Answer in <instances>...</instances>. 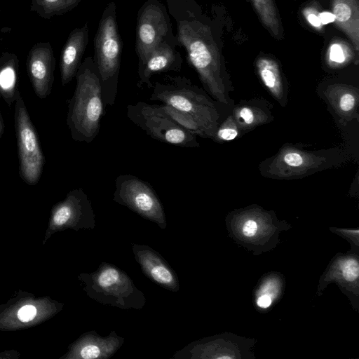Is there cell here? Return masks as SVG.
Masks as SVG:
<instances>
[{
    "label": "cell",
    "instance_id": "obj_1",
    "mask_svg": "<svg viewBox=\"0 0 359 359\" xmlns=\"http://www.w3.org/2000/svg\"><path fill=\"white\" fill-rule=\"evenodd\" d=\"M165 2L176 22L175 36L186 50L187 62L196 71L206 92L218 102L227 104V74L216 21L195 0Z\"/></svg>",
    "mask_w": 359,
    "mask_h": 359
},
{
    "label": "cell",
    "instance_id": "obj_2",
    "mask_svg": "<svg viewBox=\"0 0 359 359\" xmlns=\"http://www.w3.org/2000/svg\"><path fill=\"white\" fill-rule=\"evenodd\" d=\"M75 77L74 95L67 101V124L74 140L91 143L99 133L106 106L100 74L92 56L81 63Z\"/></svg>",
    "mask_w": 359,
    "mask_h": 359
},
{
    "label": "cell",
    "instance_id": "obj_3",
    "mask_svg": "<svg viewBox=\"0 0 359 359\" xmlns=\"http://www.w3.org/2000/svg\"><path fill=\"white\" fill-rule=\"evenodd\" d=\"M123 43L118 29L116 6L104 8L94 37L93 60L97 68L105 105H113L118 90Z\"/></svg>",
    "mask_w": 359,
    "mask_h": 359
},
{
    "label": "cell",
    "instance_id": "obj_4",
    "mask_svg": "<svg viewBox=\"0 0 359 359\" xmlns=\"http://www.w3.org/2000/svg\"><path fill=\"white\" fill-rule=\"evenodd\" d=\"M151 101L161 102L196 118L213 138L219 114L207 94L184 76L166 75L163 81L152 83Z\"/></svg>",
    "mask_w": 359,
    "mask_h": 359
},
{
    "label": "cell",
    "instance_id": "obj_5",
    "mask_svg": "<svg viewBox=\"0 0 359 359\" xmlns=\"http://www.w3.org/2000/svg\"><path fill=\"white\" fill-rule=\"evenodd\" d=\"M79 278L87 295L98 303L136 310L145 305L143 292L124 271L112 264L102 262L95 271L81 273Z\"/></svg>",
    "mask_w": 359,
    "mask_h": 359
},
{
    "label": "cell",
    "instance_id": "obj_6",
    "mask_svg": "<svg viewBox=\"0 0 359 359\" xmlns=\"http://www.w3.org/2000/svg\"><path fill=\"white\" fill-rule=\"evenodd\" d=\"M126 116L148 135L160 142L186 148L199 146L196 135L179 125L159 105L144 102L128 104Z\"/></svg>",
    "mask_w": 359,
    "mask_h": 359
},
{
    "label": "cell",
    "instance_id": "obj_7",
    "mask_svg": "<svg viewBox=\"0 0 359 359\" xmlns=\"http://www.w3.org/2000/svg\"><path fill=\"white\" fill-rule=\"evenodd\" d=\"M169 41L180 46L166 6L159 0H147L137 12L135 52L138 66L161 43Z\"/></svg>",
    "mask_w": 359,
    "mask_h": 359
},
{
    "label": "cell",
    "instance_id": "obj_8",
    "mask_svg": "<svg viewBox=\"0 0 359 359\" xmlns=\"http://www.w3.org/2000/svg\"><path fill=\"white\" fill-rule=\"evenodd\" d=\"M14 121L20 176L27 184L35 185L41 178L46 161L34 126L21 95L15 102Z\"/></svg>",
    "mask_w": 359,
    "mask_h": 359
},
{
    "label": "cell",
    "instance_id": "obj_9",
    "mask_svg": "<svg viewBox=\"0 0 359 359\" xmlns=\"http://www.w3.org/2000/svg\"><path fill=\"white\" fill-rule=\"evenodd\" d=\"M114 201L161 229L166 228L165 211L155 190L139 177L128 174L118 175L115 180Z\"/></svg>",
    "mask_w": 359,
    "mask_h": 359
},
{
    "label": "cell",
    "instance_id": "obj_10",
    "mask_svg": "<svg viewBox=\"0 0 359 359\" xmlns=\"http://www.w3.org/2000/svg\"><path fill=\"white\" fill-rule=\"evenodd\" d=\"M26 67L34 93L41 99L46 98L52 91L55 67L51 44H34L27 55Z\"/></svg>",
    "mask_w": 359,
    "mask_h": 359
},
{
    "label": "cell",
    "instance_id": "obj_11",
    "mask_svg": "<svg viewBox=\"0 0 359 359\" xmlns=\"http://www.w3.org/2000/svg\"><path fill=\"white\" fill-rule=\"evenodd\" d=\"M53 222L57 226L93 229L95 217L92 203L82 189L72 190L55 208Z\"/></svg>",
    "mask_w": 359,
    "mask_h": 359
},
{
    "label": "cell",
    "instance_id": "obj_12",
    "mask_svg": "<svg viewBox=\"0 0 359 359\" xmlns=\"http://www.w3.org/2000/svg\"><path fill=\"white\" fill-rule=\"evenodd\" d=\"M135 260L142 273L152 282L171 292L180 290L179 279L172 268L157 251L145 245L132 244Z\"/></svg>",
    "mask_w": 359,
    "mask_h": 359
},
{
    "label": "cell",
    "instance_id": "obj_13",
    "mask_svg": "<svg viewBox=\"0 0 359 359\" xmlns=\"http://www.w3.org/2000/svg\"><path fill=\"white\" fill-rule=\"evenodd\" d=\"M177 46L176 43L163 41L149 53L144 62L137 67L139 88L146 85L151 88V78L154 74L180 72L183 59Z\"/></svg>",
    "mask_w": 359,
    "mask_h": 359
},
{
    "label": "cell",
    "instance_id": "obj_14",
    "mask_svg": "<svg viewBox=\"0 0 359 359\" xmlns=\"http://www.w3.org/2000/svg\"><path fill=\"white\" fill-rule=\"evenodd\" d=\"M124 337L112 330L106 337L96 331L84 333L72 348L71 357L77 359H108L112 357L124 343Z\"/></svg>",
    "mask_w": 359,
    "mask_h": 359
},
{
    "label": "cell",
    "instance_id": "obj_15",
    "mask_svg": "<svg viewBox=\"0 0 359 359\" xmlns=\"http://www.w3.org/2000/svg\"><path fill=\"white\" fill-rule=\"evenodd\" d=\"M89 28L86 22L69 34L61 52L60 70L65 86L75 77L88 43Z\"/></svg>",
    "mask_w": 359,
    "mask_h": 359
},
{
    "label": "cell",
    "instance_id": "obj_16",
    "mask_svg": "<svg viewBox=\"0 0 359 359\" xmlns=\"http://www.w3.org/2000/svg\"><path fill=\"white\" fill-rule=\"evenodd\" d=\"M332 11L337 27L350 39L355 50H359L358 0H332Z\"/></svg>",
    "mask_w": 359,
    "mask_h": 359
},
{
    "label": "cell",
    "instance_id": "obj_17",
    "mask_svg": "<svg viewBox=\"0 0 359 359\" xmlns=\"http://www.w3.org/2000/svg\"><path fill=\"white\" fill-rule=\"evenodd\" d=\"M18 60L13 53L0 57V95L9 107L21 95L18 89Z\"/></svg>",
    "mask_w": 359,
    "mask_h": 359
},
{
    "label": "cell",
    "instance_id": "obj_18",
    "mask_svg": "<svg viewBox=\"0 0 359 359\" xmlns=\"http://www.w3.org/2000/svg\"><path fill=\"white\" fill-rule=\"evenodd\" d=\"M255 65L264 86L276 98L281 99L284 93V86L277 61L271 57L263 55L257 57Z\"/></svg>",
    "mask_w": 359,
    "mask_h": 359
},
{
    "label": "cell",
    "instance_id": "obj_19",
    "mask_svg": "<svg viewBox=\"0 0 359 359\" xmlns=\"http://www.w3.org/2000/svg\"><path fill=\"white\" fill-rule=\"evenodd\" d=\"M263 26L275 39L281 40L284 29L274 0H251Z\"/></svg>",
    "mask_w": 359,
    "mask_h": 359
},
{
    "label": "cell",
    "instance_id": "obj_20",
    "mask_svg": "<svg viewBox=\"0 0 359 359\" xmlns=\"http://www.w3.org/2000/svg\"><path fill=\"white\" fill-rule=\"evenodd\" d=\"M82 0H31L30 11L41 18L50 19L55 15L65 14L75 7Z\"/></svg>",
    "mask_w": 359,
    "mask_h": 359
},
{
    "label": "cell",
    "instance_id": "obj_21",
    "mask_svg": "<svg viewBox=\"0 0 359 359\" xmlns=\"http://www.w3.org/2000/svg\"><path fill=\"white\" fill-rule=\"evenodd\" d=\"M160 107L184 129L203 138H211L204 126L194 116L170 105L162 104Z\"/></svg>",
    "mask_w": 359,
    "mask_h": 359
},
{
    "label": "cell",
    "instance_id": "obj_22",
    "mask_svg": "<svg viewBox=\"0 0 359 359\" xmlns=\"http://www.w3.org/2000/svg\"><path fill=\"white\" fill-rule=\"evenodd\" d=\"M283 164L294 169L302 168L309 165V155L297 151H288L281 156Z\"/></svg>",
    "mask_w": 359,
    "mask_h": 359
},
{
    "label": "cell",
    "instance_id": "obj_23",
    "mask_svg": "<svg viewBox=\"0 0 359 359\" xmlns=\"http://www.w3.org/2000/svg\"><path fill=\"white\" fill-rule=\"evenodd\" d=\"M238 134V128L231 116H229L219 127H217L213 138L221 141H230Z\"/></svg>",
    "mask_w": 359,
    "mask_h": 359
},
{
    "label": "cell",
    "instance_id": "obj_24",
    "mask_svg": "<svg viewBox=\"0 0 359 359\" xmlns=\"http://www.w3.org/2000/svg\"><path fill=\"white\" fill-rule=\"evenodd\" d=\"M236 116L243 126H252L258 123V114L250 107H241L236 109Z\"/></svg>",
    "mask_w": 359,
    "mask_h": 359
},
{
    "label": "cell",
    "instance_id": "obj_25",
    "mask_svg": "<svg viewBox=\"0 0 359 359\" xmlns=\"http://www.w3.org/2000/svg\"><path fill=\"white\" fill-rule=\"evenodd\" d=\"M320 13L316 6L314 5V1L309 6H306L302 11L307 22L319 32L323 30V25L320 20Z\"/></svg>",
    "mask_w": 359,
    "mask_h": 359
},
{
    "label": "cell",
    "instance_id": "obj_26",
    "mask_svg": "<svg viewBox=\"0 0 359 359\" xmlns=\"http://www.w3.org/2000/svg\"><path fill=\"white\" fill-rule=\"evenodd\" d=\"M342 273L346 280H355L359 275L358 262L355 259H350L344 262L342 265Z\"/></svg>",
    "mask_w": 359,
    "mask_h": 359
},
{
    "label": "cell",
    "instance_id": "obj_27",
    "mask_svg": "<svg viewBox=\"0 0 359 359\" xmlns=\"http://www.w3.org/2000/svg\"><path fill=\"white\" fill-rule=\"evenodd\" d=\"M346 53L345 47L341 43H332L328 50L329 60L335 63H342L346 60Z\"/></svg>",
    "mask_w": 359,
    "mask_h": 359
},
{
    "label": "cell",
    "instance_id": "obj_28",
    "mask_svg": "<svg viewBox=\"0 0 359 359\" xmlns=\"http://www.w3.org/2000/svg\"><path fill=\"white\" fill-rule=\"evenodd\" d=\"M356 104L355 95L349 92H346L341 95L339 100V107L344 112L352 111Z\"/></svg>",
    "mask_w": 359,
    "mask_h": 359
},
{
    "label": "cell",
    "instance_id": "obj_29",
    "mask_svg": "<svg viewBox=\"0 0 359 359\" xmlns=\"http://www.w3.org/2000/svg\"><path fill=\"white\" fill-rule=\"evenodd\" d=\"M36 314V309L32 305H25L18 312V317L22 322L32 320Z\"/></svg>",
    "mask_w": 359,
    "mask_h": 359
},
{
    "label": "cell",
    "instance_id": "obj_30",
    "mask_svg": "<svg viewBox=\"0 0 359 359\" xmlns=\"http://www.w3.org/2000/svg\"><path fill=\"white\" fill-rule=\"evenodd\" d=\"M257 229V223L253 220L246 222L243 228V234L248 237L253 236Z\"/></svg>",
    "mask_w": 359,
    "mask_h": 359
},
{
    "label": "cell",
    "instance_id": "obj_31",
    "mask_svg": "<svg viewBox=\"0 0 359 359\" xmlns=\"http://www.w3.org/2000/svg\"><path fill=\"white\" fill-rule=\"evenodd\" d=\"M319 16L320 22L323 25L334 22V16L331 12H320Z\"/></svg>",
    "mask_w": 359,
    "mask_h": 359
},
{
    "label": "cell",
    "instance_id": "obj_32",
    "mask_svg": "<svg viewBox=\"0 0 359 359\" xmlns=\"http://www.w3.org/2000/svg\"><path fill=\"white\" fill-rule=\"evenodd\" d=\"M271 298L269 296L262 294L258 298L257 304L262 308H267L271 305Z\"/></svg>",
    "mask_w": 359,
    "mask_h": 359
},
{
    "label": "cell",
    "instance_id": "obj_33",
    "mask_svg": "<svg viewBox=\"0 0 359 359\" xmlns=\"http://www.w3.org/2000/svg\"><path fill=\"white\" fill-rule=\"evenodd\" d=\"M1 97L0 95V100H1ZM4 131V123L3 117L1 115V107H0V140L1 139Z\"/></svg>",
    "mask_w": 359,
    "mask_h": 359
}]
</instances>
